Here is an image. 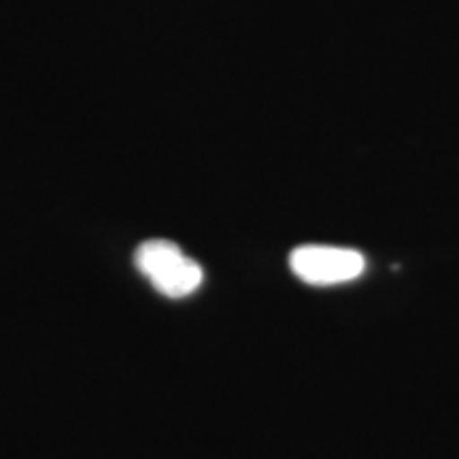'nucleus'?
I'll list each match as a JSON object with an SVG mask.
<instances>
[{
  "instance_id": "nucleus-1",
  "label": "nucleus",
  "mask_w": 459,
  "mask_h": 459,
  "mask_svg": "<svg viewBox=\"0 0 459 459\" xmlns=\"http://www.w3.org/2000/svg\"><path fill=\"white\" fill-rule=\"evenodd\" d=\"M134 262L143 277L166 298H186L204 281L203 266L164 238L143 243L136 249Z\"/></svg>"
},
{
  "instance_id": "nucleus-2",
  "label": "nucleus",
  "mask_w": 459,
  "mask_h": 459,
  "mask_svg": "<svg viewBox=\"0 0 459 459\" xmlns=\"http://www.w3.org/2000/svg\"><path fill=\"white\" fill-rule=\"evenodd\" d=\"M290 266L308 285H338L358 279L366 268L359 251L330 245H304L291 251Z\"/></svg>"
}]
</instances>
